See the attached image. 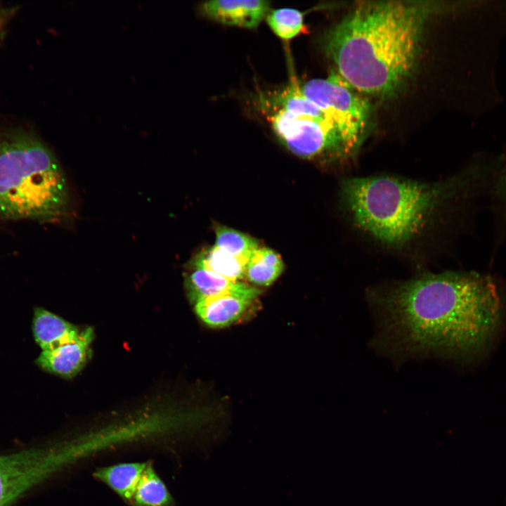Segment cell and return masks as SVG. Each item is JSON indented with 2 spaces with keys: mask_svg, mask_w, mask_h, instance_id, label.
Returning <instances> with one entry per match:
<instances>
[{
  "mask_svg": "<svg viewBox=\"0 0 506 506\" xmlns=\"http://www.w3.org/2000/svg\"><path fill=\"white\" fill-rule=\"evenodd\" d=\"M93 337V330L89 327L75 340L51 350L42 351L35 363L50 373L63 377H72L88 360Z\"/></svg>",
  "mask_w": 506,
  "mask_h": 506,
  "instance_id": "9c48e42d",
  "label": "cell"
},
{
  "mask_svg": "<svg viewBox=\"0 0 506 506\" xmlns=\"http://www.w3.org/2000/svg\"><path fill=\"white\" fill-rule=\"evenodd\" d=\"M340 77L313 79L304 84L303 95L316 104L333 124L348 156L360 146L367 125L369 107Z\"/></svg>",
  "mask_w": 506,
  "mask_h": 506,
  "instance_id": "8992f818",
  "label": "cell"
},
{
  "mask_svg": "<svg viewBox=\"0 0 506 506\" xmlns=\"http://www.w3.org/2000/svg\"><path fill=\"white\" fill-rule=\"evenodd\" d=\"M372 300L387 337L415 353L477 354L503 313L497 284L474 272L424 273L384 287Z\"/></svg>",
  "mask_w": 506,
  "mask_h": 506,
  "instance_id": "6da1fadb",
  "label": "cell"
},
{
  "mask_svg": "<svg viewBox=\"0 0 506 506\" xmlns=\"http://www.w3.org/2000/svg\"><path fill=\"white\" fill-rule=\"evenodd\" d=\"M283 270V263L278 254L267 247H258L247 264L245 277L255 285L268 286Z\"/></svg>",
  "mask_w": 506,
  "mask_h": 506,
  "instance_id": "5bb4252c",
  "label": "cell"
},
{
  "mask_svg": "<svg viewBox=\"0 0 506 506\" xmlns=\"http://www.w3.org/2000/svg\"><path fill=\"white\" fill-rule=\"evenodd\" d=\"M259 294L257 287L240 281L226 293L195 302V311L208 326H228L245 314Z\"/></svg>",
  "mask_w": 506,
  "mask_h": 506,
  "instance_id": "ba28073f",
  "label": "cell"
},
{
  "mask_svg": "<svg viewBox=\"0 0 506 506\" xmlns=\"http://www.w3.org/2000/svg\"><path fill=\"white\" fill-rule=\"evenodd\" d=\"M273 129L294 154L311 158L327 153L348 157L330 119L301 89L292 86L273 100Z\"/></svg>",
  "mask_w": 506,
  "mask_h": 506,
  "instance_id": "5b68a950",
  "label": "cell"
},
{
  "mask_svg": "<svg viewBox=\"0 0 506 506\" xmlns=\"http://www.w3.org/2000/svg\"><path fill=\"white\" fill-rule=\"evenodd\" d=\"M202 14L219 23L255 29L270 12V3L263 0H217L200 6Z\"/></svg>",
  "mask_w": 506,
  "mask_h": 506,
  "instance_id": "30bf717a",
  "label": "cell"
},
{
  "mask_svg": "<svg viewBox=\"0 0 506 506\" xmlns=\"http://www.w3.org/2000/svg\"><path fill=\"white\" fill-rule=\"evenodd\" d=\"M145 462H124L101 467L94 477L105 484L123 500L131 502L134 494L146 468Z\"/></svg>",
  "mask_w": 506,
  "mask_h": 506,
  "instance_id": "7c38bea8",
  "label": "cell"
},
{
  "mask_svg": "<svg viewBox=\"0 0 506 506\" xmlns=\"http://www.w3.org/2000/svg\"><path fill=\"white\" fill-rule=\"evenodd\" d=\"M131 502L135 506H172L174 500L165 484L148 464Z\"/></svg>",
  "mask_w": 506,
  "mask_h": 506,
  "instance_id": "9a60e30c",
  "label": "cell"
},
{
  "mask_svg": "<svg viewBox=\"0 0 506 506\" xmlns=\"http://www.w3.org/2000/svg\"><path fill=\"white\" fill-rule=\"evenodd\" d=\"M474 174L430 183L391 176L349 178L342 183L341 197L358 229L399 248L423 235L467 191Z\"/></svg>",
  "mask_w": 506,
  "mask_h": 506,
  "instance_id": "3957f363",
  "label": "cell"
},
{
  "mask_svg": "<svg viewBox=\"0 0 506 506\" xmlns=\"http://www.w3.org/2000/svg\"><path fill=\"white\" fill-rule=\"evenodd\" d=\"M266 20L273 32L283 39H292L303 30V13L294 8L270 11Z\"/></svg>",
  "mask_w": 506,
  "mask_h": 506,
  "instance_id": "ac0fdd59",
  "label": "cell"
},
{
  "mask_svg": "<svg viewBox=\"0 0 506 506\" xmlns=\"http://www.w3.org/2000/svg\"><path fill=\"white\" fill-rule=\"evenodd\" d=\"M432 10L422 2L361 3L326 34L325 50L349 86L372 95L392 94L414 68Z\"/></svg>",
  "mask_w": 506,
  "mask_h": 506,
  "instance_id": "7a4b0ae2",
  "label": "cell"
},
{
  "mask_svg": "<svg viewBox=\"0 0 506 506\" xmlns=\"http://www.w3.org/2000/svg\"><path fill=\"white\" fill-rule=\"evenodd\" d=\"M215 233L216 247L247 263L259 247L257 241L252 237L226 226H217Z\"/></svg>",
  "mask_w": 506,
  "mask_h": 506,
  "instance_id": "e0dca14e",
  "label": "cell"
},
{
  "mask_svg": "<svg viewBox=\"0 0 506 506\" xmlns=\"http://www.w3.org/2000/svg\"><path fill=\"white\" fill-rule=\"evenodd\" d=\"M6 17V15L0 14V30L3 27V22H4L3 18Z\"/></svg>",
  "mask_w": 506,
  "mask_h": 506,
  "instance_id": "d6986e66",
  "label": "cell"
},
{
  "mask_svg": "<svg viewBox=\"0 0 506 506\" xmlns=\"http://www.w3.org/2000/svg\"><path fill=\"white\" fill-rule=\"evenodd\" d=\"M32 332L36 343L42 351H46L75 340L81 332L58 315L43 308L35 307Z\"/></svg>",
  "mask_w": 506,
  "mask_h": 506,
  "instance_id": "8fae6325",
  "label": "cell"
},
{
  "mask_svg": "<svg viewBox=\"0 0 506 506\" xmlns=\"http://www.w3.org/2000/svg\"><path fill=\"white\" fill-rule=\"evenodd\" d=\"M63 446L33 447L0 455V506H11L60 469L67 459Z\"/></svg>",
  "mask_w": 506,
  "mask_h": 506,
  "instance_id": "52a82bcc",
  "label": "cell"
},
{
  "mask_svg": "<svg viewBox=\"0 0 506 506\" xmlns=\"http://www.w3.org/2000/svg\"><path fill=\"white\" fill-rule=\"evenodd\" d=\"M69 203L65 174L45 143L25 133L0 136V219L52 221Z\"/></svg>",
  "mask_w": 506,
  "mask_h": 506,
  "instance_id": "277c9868",
  "label": "cell"
},
{
  "mask_svg": "<svg viewBox=\"0 0 506 506\" xmlns=\"http://www.w3.org/2000/svg\"><path fill=\"white\" fill-rule=\"evenodd\" d=\"M240 281L233 282L202 268H193L186 278V287L191 299L195 302L226 293Z\"/></svg>",
  "mask_w": 506,
  "mask_h": 506,
  "instance_id": "2e32d148",
  "label": "cell"
},
{
  "mask_svg": "<svg viewBox=\"0 0 506 506\" xmlns=\"http://www.w3.org/2000/svg\"><path fill=\"white\" fill-rule=\"evenodd\" d=\"M247 262L215 245L199 252L191 261V267L202 268L228 280L240 281L245 277Z\"/></svg>",
  "mask_w": 506,
  "mask_h": 506,
  "instance_id": "4fadbf2b",
  "label": "cell"
}]
</instances>
